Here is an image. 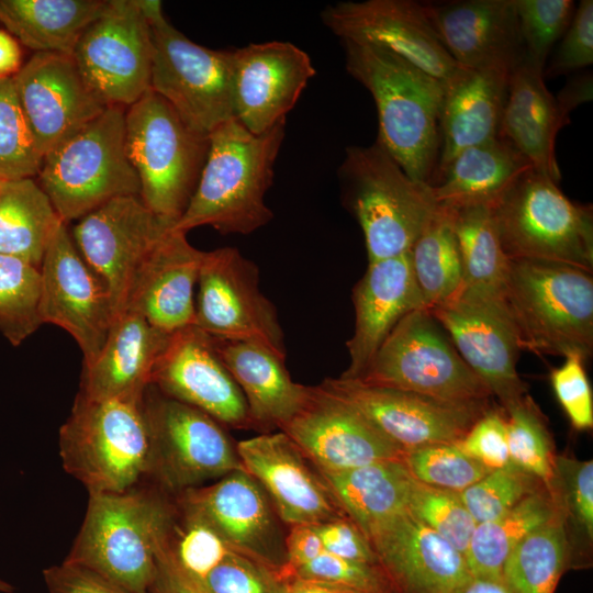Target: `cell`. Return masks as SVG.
Segmentation results:
<instances>
[{"mask_svg":"<svg viewBox=\"0 0 593 593\" xmlns=\"http://www.w3.org/2000/svg\"><path fill=\"white\" fill-rule=\"evenodd\" d=\"M458 445L489 471L513 466L508 454L506 419L496 411L486 410Z\"/></svg>","mask_w":593,"mask_h":593,"instance_id":"cell-54","label":"cell"},{"mask_svg":"<svg viewBox=\"0 0 593 593\" xmlns=\"http://www.w3.org/2000/svg\"><path fill=\"white\" fill-rule=\"evenodd\" d=\"M40 291V268L0 254V332L13 346H19L42 325Z\"/></svg>","mask_w":593,"mask_h":593,"instance_id":"cell-42","label":"cell"},{"mask_svg":"<svg viewBox=\"0 0 593 593\" xmlns=\"http://www.w3.org/2000/svg\"><path fill=\"white\" fill-rule=\"evenodd\" d=\"M561 513L528 534L508 555L502 581L510 593H555L569 566Z\"/></svg>","mask_w":593,"mask_h":593,"instance_id":"cell-40","label":"cell"},{"mask_svg":"<svg viewBox=\"0 0 593 593\" xmlns=\"http://www.w3.org/2000/svg\"><path fill=\"white\" fill-rule=\"evenodd\" d=\"M454 593H510L502 580L470 577Z\"/></svg>","mask_w":593,"mask_h":593,"instance_id":"cell-62","label":"cell"},{"mask_svg":"<svg viewBox=\"0 0 593 593\" xmlns=\"http://www.w3.org/2000/svg\"><path fill=\"white\" fill-rule=\"evenodd\" d=\"M125 148L138 177L139 198L171 227L197 188L209 136L189 128L152 89L125 109Z\"/></svg>","mask_w":593,"mask_h":593,"instance_id":"cell-7","label":"cell"},{"mask_svg":"<svg viewBox=\"0 0 593 593\" xmlns=\"http://www.w3.org/2000/svg\"><path fill=\"white\" fill-rule=\"evenodd\" d=\"M13 82L43 157L108 108L88 88L71 56L35 53Z\"/></svg>","mask_w":593,"mask_h":593,"instance_id":"cell-24","label":"cell"},{"mask_svg":"<svg viewBox=\"0 0 593 593\" xmlns=\"http://www.w3.org/2000/svg\"><path fill=\"white\" fill-rule=\"evenodd\" d=\"M150 384L161 394L204 412L220 424L253 426L246 400L220 359L212 336L194 325L170 335L154 368Z\"/></svg>","mask_w":593,"mask_h":593,"instance_id":"cell-23","label":"cell"},{"mask_svg":"<svg viewBox=\"0 0 593 593\" xmlns=\"http://www.w3.org/2000/svg\"><path fill=\"white\" fill-rule=\"evenodd\" d=\"M212 338L246 400L253 426L281 429L301 411L311 387L291 379L286 360L254 343Z\"/></svg>","mask_w":593,"mask_h":593,"instance_id":"cell-33","label":"cell"},{"mask_svg":"<svg viewBox=\"0 0 593 593\" xmlns=\"http://www.w3.org/2000/svg\"><path fill=\"white\" fill-rule=\"evenodd\" d=\"M570 123L545 85L544 72L522 61L511 71L497 136L513 146L533 169L556 183L561 175L555 155L558 132Z\"/></svg>","mask_w":593,"mask_h":593,"instance_id":"cell-31","label":"cell"},{"mask_svg":"<svg viewBox=\"0 0 593 593\" xmlns=\"http://www.w3.org/2000/svg\"><path fill=\"white\" fill-rule=\"evenodd\" d=\"M407 511L465 557L477 523L462 503L459 493L434 488L413 479Z\"/></svg>","mask_w":593,"mask_h":593,"instance_id":"cell-46","label":"cell"},{"mask_svg":"<svg viewBox=\"0 0 593 593\" xmlns=\"http://www.w3.org/2000/svg\"><path fill=\"white\" fill-rule=\"evenodd\" d=\"M288 577L336 584L363 593L390 592V582L380 566L354 562L327 551L294 569Z\"/></svg>","mask_w":593,"mask_h":593,"instance_id":"cell-50","label":"cell"},{"mask_svg":"<svg viewBox=\"0 0 593 593\" xmlns=\"http://www.w3.org/2000/svg\"><path fill=\"white\" fill-rule=\"evenodd\" d=\"M430 22L452 59L463 68L524 61L514 0L425 2Z\"/></svg>","mask_w":593,"mask_h":593,"instance_id":"cell-27","label":"cell"},{"mask_svg":"<svg viewBox=\"0 0 593 593\" xmlns=\"http://www.w3.org/2000/svg\"><path fill=\"white\" fill-rule=\"evenodd\" d=\"M42 324L61 327L77 342L83 367L98 357L115 317L112 299L78 251L67 224L54 231L40 266Z\"/></svg>","mask_w":593,"mask_h":593,"instance_id":"cell-16","label":"cell"},{"mask_svg":"<svg viewBox=\"0 0 593 593\" xmlns=\"http://www.w3.org/2000/svg\"><path fill=\"white\" fill-rule=\"evenodd\" d=\"M315 74L310 56L290 42L232 49L234 118L253 134L267 132L286 120Z\"/></svg>","mask_w":593,"mask_h":593,"instance_id":"cell-22","label":"cell"},{"mask_svg":"<svg viewBox=\"0 0 593 593\" xmlns=\"http://www.w3.org/2000/svg\"><path fill=\"white\" fill-rule=\"evenodd\" d=\"M284 546L287 563L283 573L286 578L291 571L309 563L325 551L313 525L291 526L284 539Z\"/></svg>","mask_w":593,"mask_h":593,"instance_id":"cell-58","label":"cell"},{"mask_svg":"<svg viewBox=\"0 0 593 593\" xmlns=\"http://www.w3.org/2000/svg\"><path fill=\"white\" fill-rule=\"evenodd\" d=\"M497 236L508 260H545L592 272V208L571 201L533 168L491 205Z\"/></svg>","mask_w":593,"mask_h":593,"instance_id":"cell-9","label":"cell"},{"mask_svg":"<svg viewBox=\"0 0 593 593\" xmlns=\"http://www.w3.org/2000/svg\"><path fill=\"white\" fill-rule=\"evenodd\" d=\"M403 461L416 481L460 493L489 470L467 455L458 443L425 446L404 452Z\"/></svg>","mask_w":593,"mask_h":593,"instance_id":"cell-45","label":"cell"},{"mask_svg":"<svg viewBox=\"0 0 593 593\" xmlns=\"http://www.w3.org/2000/svg\"><path fill=\"white\" fill-rule=\"evenodd\" d=\"M320 387L355 407L404 451L458 443L486 411V401H448L340 377Z\"/></svg>","mask_w":593,"mask_h":593,"instance_id":"cell-17","label":"cell"},{"mask_svg":"<svg viewBox=\"0 0 593 593\" xmlns=\"http://www.w3.org/2000/svg\"><path fill=\"white\" fill-rule=\"evenodd\" d=\"M150 25L137 0H110L80 36L72 59L105 107L128 108L150 90Z\"/></svg>","mask_w":593,"mask_h":593,"instance_id":"cell-13","label":"cell"},{"mask_svg":"<svg viewBox=\"0 0 593 593\" xmlns=\"http://www.w3.org/2000/svg\"><path fill=\"white\" fill-rule=\"evenodd\" d=\"M555 482H560L563 501L574 522L593 536V461L555 459Z\"/></svg>","mask_w":593,"mask_h":593,"instance_id":"cell-53","label":"cell"},{"mask_svg":"<svg viewBox=\"0 0 593 593\" xmlns=\"http://www.w3.org/2000/svg\"><path fill=\"white\" fill-rule=\"evenodd\" d=\"M503 298L522 349L584 359L593 350V279L581 268L545 260H508Z\"/></svg>","mask_w":593,"mask_h":593,"instance_id":"cell-6","label":"cell"},{"mask_svg":"<svg viewBox=\"0 0 593 593\" xmlns=\"http://www.w3.org/2000/svg\"><path fill=\"white\" fill-rule=\"evenodd\" d=\"M505 411L511 463L544 482L549 492H552L555 458L544 418L527 395Z\"/></svg>","mask_w":593,"mask_h":593,"instance_id":"cell-43","label":"cell"},{"mask_svg":"<svg viewBox=\"0 0 593 593\" xmlns=\"http://www.w3.org/2000/svg\"><path fill=\"white\" fill-rule=\"evenodd\" d=\"M556 396L578 430L593 427V400L584 370V358L578 353L564 356V362L551 371Z\"/></svg>","mask_w":593,"mask_h":593,"instance_id":"cell-51","label":"cell"},{"mask_svg":"<svg viewBox=\"0 0 593 593\" xmlns=\"http://www.w3.org/2000/svg\"><path fill=\"white\" fill-rule=\"evenodd\" d=\"M353 302L355 329L346 344L349 365L340 374L344 379H357L396 324L411 312L426 309L410 253L368 262L353 290Z\"/></svg>","mask_w":593,"mask_h":593,"instance_id":"cell-28","label":"cell"},{"mask_svg":"<svg viewBox=\"0 0 593 593\" xmlns=\"http://www.w3.org/2000/svg\"><path fill=\"white\" fill-rule=\"evenodd\" d=\"M43 160L18 100L13 78L0 80V180L33 178Z\"/></svg>","mask_w":593,"mask_h":593,"instance_id":"cell-44","label":"cell"},{"mask_svg":"<svg viewBox=\"0 0 593 593\" xmlns=\"http://www.w3.org/2000/svg\"><path fill=\"white\" fill-rule=\"evenodd\" d=\"M137 1L152 31L150 89L189 128L209 136L234 119L232 51L195 44L166 20L160 1Z\"/></svg>","mask_w":593,"mask_h":593,"instance_id":"cell-10","label":"cell"},{"mask_svg":"<svg viewBox=\"0 0 593 593\" xmlns=\"http://www.w3.org/2000/svg\"><path fill=\"white\" fill-rule=\"evenodd\" d=\"M145 411L150 432V474L177 492L202 486L244 469L221 424L204 412L146 389Z\"/></svg>","mask_w":593,"mask_h":593,"instance_id":"cell-12","label":"cell"},{"mask_svg":"<svg viewBox=\"0 0 593 593\" xmlns=\"http://www.w3.org/2000/svg\"><path fill=\"white\" fill-rule=\"evenodd\" d=\"M170 335L137 310L124 309L114 317L97 359L83 367L79 392L91 399L145 392Z\"/></svg>","mask_w":593,"mask_h":593,"instance_id":"cell-32","label":"cell"},{"mask_svg":"<svg viewBox=\"0 0 593 593\" xmlns=\"http://www.w3.org/2000/svg\"><path fill=\"white\" fill-rule=\"evenodd\" d=\"M236 450L244 470L290 527L347 516L320 472L306 465L304 455L283 432L240 440Z\"/></svg>","mask_w":593,"mask_h":593,"instance_id":"cell-25","label":"cell"},{"mask_svg":"<svg viewBox=\"0 0 593 593\" xmlns=\"http://www.w3.org/2000/svg\"><path fill=\"white\" fill-rule=\"evenodd\" d=\"M428 311L504 410L526 396L516 370L522 348L503 292L460 289Z\"/></svg>","mask_w":593,"mask_h":593,"instance_id":"cell-15","label":"cell"},{"mask_svg":"<svg viewBox=\"0 0 593 593\" xmlns=\"http://www.w3.org/2000/svg\"><path fill=\"white\" fill-rule=\"evenodd\" d=\"M524 61L544 72L548 55L574 14L572 0H514Z\"/></svg>","mask_w":593,"mask_h":593,"instance_id":"cell-47","label":"cell"},{"mask_svg":"<svg viewBox=\"0 0 593 593\" xmlns=\"http://www.w3.org/2000/svg\"><path fill=\"white\" fill-rule=\"evenodd\" d=\"M350 380L456 402H481L492 395L426 309L404 316L362 373Z\"/></svg>","mask_w":593,"mask_h":593,"instance_id":"cell-11","label":"cell"},{"mask_svg":"<svg viewBox=\"0 0 593 593\" xmlns=\"http://www.w3.org/2000/svg\"><path fill=\"white\" fill-rule=\"evenodd\" d=\"M183 513L211 526L237 550L283 573L284 539L269 497L244 469L181 492ZM284 575V573H283Z\"/></svg>","mask_w":593,"mask_h":593,"instance_id":"cell-20","label":"cell"},{"mask_svg":"<svg viewBox=\"0 0 593 593\" xmlns=\"http://www.w3.org/2000/svg\"><path fill=\"white\" fill-rule=\"evenodd\" d=\"M444 210L459 250L460 289L503 292L508 259L501 246L491 206L474 204Z\"/></svg>","mask_w":593,"mask_h":593,"instance_id":"cell-39","label":"cell"},{"mask_svg":"<svg viewBox=\"0 0 593 593\" xmlns=\"http://www.w3.org/2000/svg\"><path fill=\"white\" fill-rule=\"evenodd\" d=\"M338 178L362 230L368 262L409 253L440 209L428 184L409 177L377 141L347 147Z\"/></svg>","mask_w":593,"mask_h":593,"instance_id":"cell-5","label":"cell"},{"mask_svg":"<svg viewBox=\"0 0 593 593\" xmlns=\"http://www.w3.org/2000/svg\"><path fill=\"white\" fill-rule=\"evenodd\" d=\"M60 222L47 194L33 178L0 180V254L40 268Z\"/></svg>","mask_w":593,"mask_h":593,"instance_id":"cell-37","label":"cell"},{"mask_svg":"<svg viewBox=\"0 0 593 593\" xmlns=\"http://www.w3.org/2000/svg\"><path fill=\"white\" fill-rule=\"evenodd\" d=\"M110 0H0V23L35 53L72 56L85 30Z\"/></svg>","mask_w":593,"mask_h":593,"instance_id":"cell-35","label":"cell"},{"mask_svg":"<svg viewBox=\"0 0 593 593\" xmlns=\"http://www.w3.org/2000/svg\"><path fill=\"white\" fill-rule=\"evenodd\" d=\"M145 392L109 399L77 394L59 429V455L89 493L123 492L150 474Z\"/></svg>","mask_w":593,"mask_h":593,"instance_id":"cell-4","label":"cell"},{"mask_svg":"<svg viewBox=\"0 0 593 593\" xmlns=\"http://www.w3.org/2000/svg\"><path fill=\"white\" fill-rule=\"evenodd\" d=\"M323 24L340 41L366 42L407 60L443 83L461 68L440 42L425 2L342 1L322 12Z\"/></svg>","mask_w":593,"mask_h":593,"instance_id":"cell-19","label":"cell"},{"mask_svg":"<svg viewBox=\"0 0 593 593\" xmlns=\"http://www.w3.org/2000/svg\"><path fill=\"white\" fill-rule=\"evenodd\" d=\"M286 580L282 572L231 546L198 582L208 593H284Z\"/></svg>","mask_w":593,"mask_h":593,"instance_id":"cell-49","label":"cell"},{"mask_svg":"<svg viewBox=\"0 0 593 593\" xmlns=\"http://www.w3.org/2000/svg\"><path fill=\"white\" fill-rule=\"evenodd\" d=\"M149 593H208V591L180 567L167 541L158 551Z\"/></svg>","mask_w":593,"mask_h":593,"instance_id":"cell-57","label":"cell"},{"mask_svg":"<svg viewBox=\"0 0 593 593\" xmlns=\"http://www.w3.org/2000/svg\"><path fill=\"white\" fill-rule=\"evenodd\" d=\"M593 63V1L582 0L575 7L571 23L544 70V77H557Z\"/></svg>","mask_w":593,"mask_h":593,"instance_id":"cell-52","label":"cell"},{"mask_svg":"<svg viewBox=\"0 0 593 593\" xmlns=\"http://www.w3.org/2000/svg\"><path fill=\"white\" fill-rule=\"evenodd\" d=\"M313 526L325 551L354 562L379 566L367 537L349 517H338Z\"/></svg>","mask_w":593,"mask_h":593,"instance_id":"cell-55","label":"cell"},{"mask_svg":"<svg viewBox=\"0 0 593 593\" xmlns=\"http://www.w3.org/2000/svg\"><path fill=\"white\" fill-rule=\"evenodd\" d=\"M366 537L400 593H454L471 577L463 555L409 511Z\"/></svg>","mask_w":593,"mask_h":593,"instance_id":"cell-26","label":"cell"},{"mask_svg":"<svg viewBox=\"0 0 593 593\" xmlns=\"http://www.w3.org/2000/svg\"><path fill=\"white\" fill-rule=\"evenodd\" d=\"M197 284L194 326L215 338L260 345L286 360L277 311L251 260L234 247L204 251Z\"/></svg>","mask_w":593,"mask_h":593,"instance_id":"cell-14","label":"cell"},{"mask_svg":"<svg viewBox=\"0 0 593 593\" xmlns=\"http://www.w3.org/2000/svg\"><path fill=\"white\" fill-rule=\"evenodd\" d=\"M532 168L523 155L496 136L460 152L428 187L439 208L491 206Z\"/></svg>","mask_w":593,"mask_h":593,"instance_id":"cell-34","label":"cell"},{"mask_svg":"<svg viewBox=\"0 0 593 593\" xmlns=\"http://www.w3.org/2000/svg\"><path fill=\"white\" fill-rule=\"evenodd\" d=\"M286 133V120L253 134L235 118L209 135V150L197 188L171 227L188 233L211 226L221 234L247 235L268 224L265 202Z\"/></svg>","mask_w":593,"mask_h":593,"instance_id":"cell-2","label":"cell"},{"mask_svg":"<svg viewBox=\"0 0 593 593\" xmlns=\"http://www.w3.org/2000/svg\"><path fill=\"white\" fill-rule=\"evenodd\" d=\"M174 523V508L154 490L89 493L81 528L65 561L133 592L149 593L158 551Z\"/></svg>","mask_w":593,"mask_h":593,"instance_id":"cell-3","label":"cell"},{"mask_svg":"<svg viewBox=\"0 0 593 593\" xmlns=\"http://www.w3.org/2000/svg\"><path fill=\"white\" fill-rule=\"evenodd\" d=\"M348 74L371 93L377 142L417 182L430 184L440 149L444 83L400 56L366 42L343 40Z\"/></svg>","mask_w":593,"mask_h":593,"instance_id":"cell-1","label":"cell"},{"mask_svg":"<svg viewBox=\"0 0 593 593\" xmlns=\"http://www.w3.org/2000/svg\"><path fill=\"white\" fill-rule=\"evenodd\" d=\"M170 227L138 195L115 198L74 227L72 240L104 283L115 316L125 309L141 268Z\"/></svg>","mask_w":593,"mask_h":593,"instance_id":"cell-18","label":"cell"},{"mask_svg":"<svg viewBox=\"0 0 593 593\" xmlns=\"http://www.w3.org/2000/svg\"><path fill=\"white\" fill-rule=\"evenodd\" d=\"M560 513L553 495L536 491L502 516L477 524L465 553L470 575L502 580V569L512 550Z\"/></svg>","mask_w":593,"mask_h":593,"instance_id":"cell-38","label":"cell"},{"mask_svg":"<svg viewBox=\"0 0 593 593\" xmlns=\"http://www.w3.org/2000/svg\"><path fill=\"white\" fill-rule=\"evenodd\" d=\"M203 255L186 233L170 227L141 268L125 309L137 310L168 334L194 325L193 290Z\"/></svg>","mask_w":593,"mask_h":593,"instance_id":"cell-29","label":"cell"},{"mask_svg":"<svg viewBox=\"0 0 593 593\" xmlns=\"http://www.w3.org/2000/svg\"><path fill=\"white\" fill-rule=\"evenodd\" d=\"M284 593H363L346 586L295 577L286 580Z\"/></svg>","mask_w":593,"mask_h":593,"instance_id":"cell-61","label":"cell"},{"mask_svg":"<svg viewBox=\"0 0 593 593\" xmlns=\"http://www.w3.org/2000/svg\"><path fill=\"white\" fill-rule=\"evenodd\" d=\"M556 99L562 110L570 115L572 110L592 99V75L585 74L573 78L566 83Z\"/></svg>","mask_w":593,"mask_h":593,"instance_id":"cell-59","label":"cell"},{"mask_svg":"<svg viewBox=\"0 0 593 593\" xmlns=\"http://www.w3.org/2000/svg\"><path fill=\"white\" fill-rule=\"evenodd\" d=\"M320 474L342 510L365 536L381 523L407 511L413 477L403 459Z\"/></svg>","mask_w":593,"mask_h":593,"instance_id":"cell-36","label":"cell"},{"mask_svg":"<svg viewBox=\"0 0 593 593\" xmlns=\"http://www.w3.org/2000/svg\"><path fill=\"white\" fill-rule=\"evenodd\" d=\"M512 70L505 66L461 67L444 83L434 179L460 152L497 136Z\"/></svg>","mask_w":593,"mask_h":593,"instance_id":"cell-30","label":"cell"},{"mask_svg":"<svg viewBox=\"0 0 593 593\" xmlns=\"http://www.w3.org/2000/svg\"><path fill=\"white\" fill-rule=\"evenodd\" d=\"M409 253L413 276L427 310L449 300L460 290L462 268L459 250L444 209H439Z\"/></svg>","mask_w":593,"mask_h":593,"instance_id":"cell-41","label":"cell"},{"mask_svg":"<svg viewBox=\"0 0 593 593\" xmlns=\"http://www.w3.org/2000/svg\"><path fill=\"white\" fill-rule=\"evenodd\" d=\"M535 480L518 468L508 466L489 471L459 495L472 518L480 524L502 516L525 496L536 492Z\"/></svg>","mask_w":593,"mask_h":593,"instance_id":"cell-48","label":"cell"},{"mask_svg":"<svg viewBox=\"0 0 593 593\" xmlns=\"http://www.w3.org/2000/svg\"><path fill=\"white\" fill-rule=\"evenodd\" d=\"M43 578L49 593H136L67 561L45 569Z\"/></svg>","mask_w":593,"mask_h":593,"instance_id":"cell-56","label":"cell"},{"mask_svg":"<svg viewBox=\"0 0 593 593\" xmlns=\"http://www.w3.org/2000/svg\"><path fill=\"white\" fill-rule=\"evenodd\" d=\"M21 67L20 43L5 30H0V80L13 78Z\"/></svg>","mask_w":593,"mask_h":593,"instance_id":"cell-60","label":"cell"},{"mask_svg":"<svg viewBox=\"0 0 593 593\" xmlns=\"http://www.w3.org/2000/svg\"><path fill=\"white\" fill-rule=\"evenodd\" d=\"M13 591L14 586L12 584L0 579V593H12Z\"/></svg>","mask_w":593,"mask_h":593,"instance_id":"cell-63","label":"cell"},{"mask_svg":"<svg viewBox=\"0 0 593 593\" xmlns=\"http://www.w3.org/2000/svg\"><path fill=\"white\" fill-rule=\"evenodd\" d=\"M280 430L318 472H338L403 459L405 452L355 407L320 385L311 387L304 406Z\"/></svg>","mask_w":593,"mask_h":593,"instance_id":"cell-21","label":"cell"},{"mask_svg":"<svg viewBox=\"0 0 593 593\" xmlns=\"http://www.w3.org/2000/svg\"><path fill=\"white\" fill-rule=\"evenodd\" d=\"M124 115V108H105L43 157L37 182L66 224L115 198L139 197L125 148Z\"/></svg>","mask_w":593,"mask_h":593,"instance_id":"cell-8","label":"cell"}]
</instances>
